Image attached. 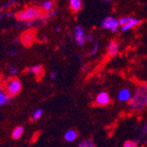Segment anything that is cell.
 <instances>
[{
    "label": "cell",
    "instance_id": "cell-1",
    "mask_svg": "<svg viewBox=\"0 0 147 147\" xmlns=\"http://www.w3.org/2000/svg\"><path fill=\"white\" fill-rule=\"evenodd\" d=\"M127 108L133 114H140L147 109V83H141L136 86L127 102Z\"/></svg>",
    "mask_w": 147,
    "mask_h": 147
},
{
    "label": "cell",
    "instance_id": "cell-2",
    "mask_svg": "<svg viewBox=\"0 0 147 147\" xmlns=\"http://www.w3.org/2000/svg\"><path fill=\"white\" fill-rule=\"evenodd\" d=\"M43 14L42 9L37 6H31L25 8L16 14V18L19 21H32L41 18Z\"/></svg>",
    "mask_w": 147,
    "mask_h": 147
},
{
    "label": "cell",
    "instance_id": "cell-3",
    "mask_svg": "<svg viewBox=\"0 0 147 147\" xmlns=\"http://www.w3.org/2000/svg\"><path fill=\"white\" fill-rule=\"evenodd\" d=\"M143 21L135 17H122L119 19V24L121 26V31L123 33L129 32L133 28H136L140 25H142Z\"/></svg>",
    "mask_w": 147,
    "mask_h": 147
},
{
    "label": "cell",
    "instance_id": "cell-4",
    "mask_svg": "<svg viewBox=\"0 0 147 147\" xmlns=\"http://www.w3.org/2000/svg\"><path fill=\"white\" fill-rule=\"evenodd\" d=\"M21 82L17 78H10L5 83V91L11 97L18 95L21 91Z\"/></svg>",
    "mask_w": 147,
    "mask_h": 147
},
{
    "label": "cell",
    "instance_id": "cell-5",
    "mask_svg": "<svg viewBox=\"0 0 147 147\" xmlns=\"http://www.w3.org/2000/svg\"><path fill=\"white\" fill-rule=\"evenodd\" d=\"M101 28L104 30H109L112 33H116L119 31L120 24H119V19L113 17V16H108L100 23Z\"/></svg>",
    "mask_w": 147,
    "mask_h": 147
},
{
    "label": "cell",
    "instance_id": "cell-6",
    "mask_svg": "<svg viewBox=\"0 0 147 147\" xmlns=\"http://www.w3.org/2000/svg\"><path fill=\"white\" fill-rule=\"evenodd\" d=\"M74 39L75 42L78 46L83 47L86 43V34H85V29L82 28L81 26H77L74 30Z\"/></svg>",
    "mask_w": 147,
    "mask_h": 147
},
{
    "label": "cell",
    "instance_id": "cell-7",
    "mask_svg": "<svg viewBox=\"0 0 147 147\" xmlns=\"http://www.w3.org/2000/svg\"><path fill=\"white\" fill-rule=\"evenodd\" d=\"M120 43L116 40H112L108 44L107 47V55L109 57H115L119 55L120 53Z\"/></svg>",
    "mask_w": 147,
    "mask_h": 147
},
{
    "label": "cell",
    "instance_id": "cell-8",
    "mask_svg": "<svg viewBox=\"0 0 147 147\" xmlns=\"http://www.w3.org/2000/svg\"><path fill=\"white\" fill-rule=\"evenodd\" d=\"M95 104L100 107L108 106L111 103V97L108 92H100L95 97Z\"/></svg>",
    "mask_w": 147,
    "mask_h": 147
},
{
    "label": "cell",
    "instance_id": "cell-9",
    "mask_svg": "<svg viewBox=\"0 0 147 147\" xmlns=\"http://www.w3.org/2000/svg\"><path fill=\"white\" fill-rule=\"evenodd\" d=\"M35 39V33L33 30H28L24 32L20 36V42L25 47H29L32 45Z\"/></svg>",
    "mask_w": 147,
    "mask_h": 147
},
{
    "label": "cell",
    "instance_id": "cell-10",
    "mask_svg": "<svg viewBox=\"0 0 147 147\" xmlns=\"http://www.w3.org/2000/svg\"><path fill=\"white\" fill-rule=\"evenodd\" d=\"M132 91L130 88L129 87H123L121 88L118 92H117V100L120 101V102H123V103H127L130 98H131V95H132Z\"/></svg>",
    "mask_w": 147,
    "mask_h": 147
},
{
    "label": "cell",
    "instance_id": "cell-11",
    "mask_svg": "<svg viewBox=\"0 0 147 147\" xmlns=\"http://www.w3.org/2000/svg\"><path fill=\"white\" fill-rule=\"evenodd\" d=\"M28 71L29 73L34 75L35 77H38V78H41L43 75V68H42V66L41 64L32 66V67L28 68Z\"/></svg>",
    "mask_w": 147,
    "mask_h": 147
},
{
    "label": "cell",
    "instance_id": "cell-12",
    "mask_svg": "<svg viewBox=\"0 0 147 147\" xmlns=\"http://www.w3.org/2000/svg\"><path fill=\"white\" fill-rule=\"evenodd\" d=\"M70 8L73 12H78L79 11H81L83 3L82 0H70L69 1Z\"/></svg>",
    "mask_w": 147,
    "mask_h": 147
},
{
    "label": "cell",
    "instance_id": "cell-13",
    "mask_svg": "<svg viewBox=\"0 0 147 147\" xmlns=\"http://www.w3.org/2000/svg\"><path fill=\"white\" fill-rule=\"evenodd\" d=\"M78 138V132L75 129H69L65 132L64 134V140L68 143L74 142Z\"/></svg>",
    "mask_w": 147,
    "mask_h": 147
},
{
    "label": "cell",
    "instance_id": "cell-14",
    "mask_svg": "<svg viewBox=\"0 0 147 147\" xmlns=\"http://www.w3.org/2000/svg\"><path fill=\"white\" fill-rule=\"evenodd\" d=\"M11 97L5 91H0V107L5 104H10Z\"/></svg>",
    "mask_w": 147,
    "mask_h": 147
},
{
    "label": "cell",
    "instance_id": "cell-15",
    "mask_svg": "<svg viewBox=\"0 0 147 147\" xmlns=\"http://www.w3.org/2000/svg\"><path fill=\"white\" fill-rule=\"evenodd\" d=\"M23 133H24V128L23 127H21V126L16 127L11 132V138L13 139H19L22 137Z\"/></svg>",
    "mask_w": 147,
    "mask_h": 147
},
{
    "label": "cell",
    "instance_id": "cell-16",
    "mask_svg": "<svg viewBox=\"0 0 147 147\" xmlns=\"http://www.w3.org/2000/svg\"><path fill=\"white\" fill-rule=\"evenodd\" d=\"M78 146L79 147H95V144L92 139L86 138V139L82 140L81 142H79Z\"/></svg>",
    "mask_w": 147,
    "mask_h": 147
},
{
    "label": "cell",
    "instance_id": "cell-17",
    "mask_svg": "<svg viewBox=\"0 0 147 147\" xmlns=\"http://www.w3.org/2000/svg\"><path fill=\"white\" fill-rule=\"evenodd\" d=\"M99 49H100V44H99V42H96V41H94L92 42V48H91V49H90V51H89V56L90 57H93V56H95L97 53H98V51H99Z\"/></svg>",
    "mask_w": 147,
    "mask_h": 147
},
{
    "label": "cell",
    "instance_id": "cell-18",
    "mask_svg": "<svg viewBox=\"0 0 147 147\" xmlns=\"http://www.w3.org/2000/svg\"><path fill=\"white\" fill-rule=\"evenodd\" d=\"M42 11L43 12L48 13L49 11H50L53 9V2L51 0H45V1L42 3Z\"/></svg>",
    "mask_w": 147,
    "mask_h": 147
},
{
    "label": "cell",
    "instance_id": "cell-19",
    "mask_svg": "<svg viewBox=\"0 0 147 147\" xmlns=\"http://www.w3.org/2000/svg\"><path fill=\"white\" fill-rule=\"evenodd\" d=\"M140 144V139L127 140L123 143V147H138Z\"/></svg>",
    "mask_w": 147,
    "mask_h": 147
},
{
    "label": "cell",
    "instance_id": "cell-20",
    "mask_svg": "<svg viewBox=\"0 0 147 147\" xmlns=\"http://www.w3.org/2000/svg\"><path fill=\"white\" fill-rule=\"evenodd\" d=\"M42 115H43V110H42V109H36L34 112L32 118H33L34 121H38V120L41 119V117L42 116Z\"/></svg>",
    "mask_w": 147,
    "mask_h": 147
},
{
    "label": "cell",
    "instance_id": "cell-21",
    "mask_svg": "<svg viewBox=\"0 0 147 147\" xmlns=\"http://www.w3.org/2000/svg\"><path fill=\"white\" fill-rule=\"evenodd\" d=\"M140 137L142 138L147 137V121H145L144 123L141 127V129H140Z\"/></svg>",
    "mask_w": 147,
    "mask_h": 147
},
{
    "label": "cell",
    "instance_id": "cell-22",
    "mask_svg": "<svg viewBox=\"0 0 147 147\" xmlns=\"http://www.w3.org/2000/svg\"><path fill=\"white\" fill-rule=\"evenodd\" d=\"M8 72L11 74V75H15L17 72H18V70L16 67H14L13 65H9L8 66Z\"/></svg>",
    "mask_w": 147,
    "mask_h": 147
},
{
    "label": "cell",
    "instance_id": "cell-23",
    "mask_svg": "<svg viewBox=\"0 0 147 147\" xmlns=\"http://www.w3.org/2000/svg\"><path fill=\"white\" fill-rule=\"evenodd\" d=\"M86 42H94V37H93V35L92 34H87V35H86Z\"/></svg>",
    "mask_w": 147,
    "mask_h": 147
},
{
    "label": "cell",
    "instance_id": "cell-24",
    "mask_svg": "<svg viewBox=\"0 0 147 147\" xmlns=\"http://www.w3.org/2000/svg\"><path fill=\"white\" fill-rule=\"evenodd\" d=\"M56 14H57V11L54 10V9H52L50 11L48 12V15L49 16V18H50V17H54V16H56Z\"/></svg>",
    "mask_w": 147,
    "mask_h": 147
},
{
    "label": "cell",
    "instance_id": "cell-25",
    "mask_svg": "<svg viewBox=\"0 0 147 147\" xmlns=\"http://www.w3.org/2000/svg\"><path fill=\"white\" fill-rule=\"evenodd\" d=\"M9 54L11 57H17V56H19V52L16 51V50H10L9 51Z\"/></svg>",
    "mask_w": 147,
    "mask_h": 147
},
{
    "label": "cell",
    "instance_id": "cell-26",
    "mask_svg": "<svg viewBox=\"0 0 147 147\" xmlns=\"http://www.w3.org/2000/svg\"><path fill=\"white\" fill-rule=\"evenodd\" d=\"M57 71H52V72L49 74V77H50L51 79H55V78H57Z\"/></svg>",
    "mask_w": 147,
    "mask_h": 147
},
{
    "label": "cell",
    "instance_id": "cell-27",
    "mask_svg": "<svg viewBox=\"0 0 147 147\" xmlns=\"http://www.w3.org/2000/svg\"><path fill=\"white\" fill-rule=\"evenodd\" d=\"M13 15H14V14H13L12 12H8L7 14H6V16H7V17H12Z\"/></svg>",
    "mask_w": 147,
    "mask_h": 147
},
{
    "label": "cell",
    "instance_id": "cell-28",
    "mask_svg": "<svg viewBox=\"0 0 147 147\" xmlns=\"http://www.w3.org/2000/svg\"><path fill=\"white\" fill-rule=\"evenodd\" d=\"M100 1H103V2H107V3H109V2H111L112 0H100Z\"/></svg>",
    "mask_w": 147,
    "mask_h": 147
},
{
    "label": "cell",
    "instance_id": "cell-29",
    "mask_svg": "<svg viewBox=\"0 0 147 147\" xmlns=\"http://www.w3.org/2000/svg\"><path fill=\"white\" fill-rule=\"evenodd\" d=\"M56 31H57V32H59V31H60V28H56Z\"/></svg>",
    "mask_w": 147,
    "mask_h": 147
},
{
    "label": "cell",
    "instance_id": "cell-30",
    "mask_svg": "<svg viewBox=\"0 0 147 147\" xmlns=\"http://www.w3.org/2000/svg\"><path fill=\"white\" fill-rule=\"evenodd\" d=\"M0 118H1V116H0Z\"/></svg>",
    "mask_w": 147,
    "mask_h": 147
}]
</instances>
